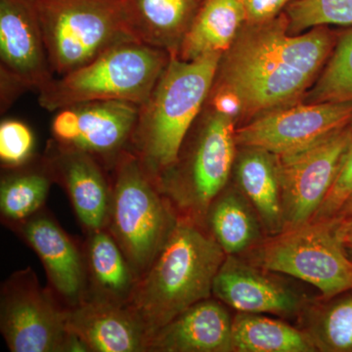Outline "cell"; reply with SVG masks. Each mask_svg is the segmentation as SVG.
<instances>
[{
    "label": "cell",
    "instance_id": "obj_6",
    "mask_svg": "<svg viewBox=\"0 0 352 352\" xmlns=\"http://www.w3.org/2000/svg\"><path fill=\"white\" fill-rule=\"evenodd\" d=\"M157 190L136 155L120 157L108 223L136 277L150 267L177 221Z\"/></svg>",
    "mask_w": 352,
    "mask_h": 352
},
{
    "label": "cell",
    "instance_id": "obj_23",
    "mask_svg": "<svg viewBox=\"0 0 352 352\" xmlns=\"http://www.w3.org/2000/svg\"><path fill=\"white\" fill-rule=\"evenodd\" d=\"M233 352H315L305 330L258 314L239 312L232 321Z\"/></svg>",
    "mask_w": 352,
    "mask_h": 352
},
{
    "label": "cell",
    "instance_id": "obj_5",
    "mask_svg": "<svg viewBox=\"0 0 352 352\" xmlns=\"http://www.w3.org/2000/svg\"><path fill=\"white\" fill-rule=\"evenodd\" d=\"M53 74L62 76L113 46L138 41L124 0H32Z\"/></svg>",
    "mask_w": 352,
    "mask_h": 352
},
{
    "label": "cell",
    "instance_id": "obj_35",
    "mask_svg": "<svg viewBox=\"0 0 352 352\" xmlns=\"http://www.w3.org/2000/svg\"><path fill=\"white\" fill-rule=\"evenodd\" d=\"M201 1H204V0H201Z\"/></svg>",
    "mask_w": 352,
    "mask_h": 352
},
{
    "label": "cell",
    "instance_id": "obj_12",
    "mask_svg": "<svg viewBox=\"0 0 352 352\" xmlns=\"http://www.w3.org/2000/svg\"><path fill=\"white\" fill-rule=\"evenodd\" d=\"M2 91L39 90L54 80L32 0H0Z\"/></svg>",
    "mask_w": 352,
    "mask_h": 352
},
{
    "label": "cell",
    "instance_id": "obj_21",
    "mask_svg": "<svg viewBox=\"0 0 352 352\" xmlns=\"http://www.w3.org/2000/svg\"><path fill=\"white\" fill-rule=\"evenodd\" d=\"M245 23L241 0H204L176 57L194 61L214 53H224Z\"/></svg>",
    "mask_w": 352,
    "mask_h": 352
},
{
    "label": "cell",
    "instance_id": "obj_24",
    "mask_svg": "<svg viewBox=\"0 0 352 352\" xmlns=\"http://www.w3.org/2000/svg\"><path fill=\"white\" fill-rule=\"evenodd\" d=\"M87 259L92 280L101 293L99 296L126 305L138 280L112 234L104 229L91 232Z\"/></svg>",
    "mask_w": 352,
    "mask_h": 352
},
{
    "label": "cell",
    "instance_id": "obj_30",
    "mask_svg": "<svg viewBox=\"0 0 352 352\" xmlns=\"http://www.w3.org/2000/svg\"><path fill=\"white\" fill-rule=\"evenodd\" d=\"M352 195V141L342 160V166L333 182L330 191L326 196L321 207L317 210L312 221L315 220L333 219ZM310 220V221H311Z\"/></svg>",
    "mask_w": 352,
    "mask_h": 352
},
{
    "label": "cell",
    "instance_id": "obj_11",
    "mask_svg": "<svg viewBox=\"0 0 352 352\" xmlns=\"http://www.w3.org/2000/svg\"><path fill=\"white\" fill-rule=\"evenodd\" d=\"M351 120L352 102H302L236 127V144L282 156L320 140Z\"/></svg>",
    "mask_w": 352,
    "mask_h": 352
},
{
    "label": "cell",
    "instance_id": "obj_13",
    "mask_svg": "<svg viewBox=\"0 0 352 352\" xmlns=\"http://www.w3.org/2000/svg\"><path fill=\"white\" fill-rule=\"evenodd\" d=\"M140 106L126 101H90L56 111L51 131L60 147L91 156H113L131 141Z\"/></svg>",
    "mask_w": 352,
    "mask_h": 352
},
{
    "label": "cell",
    "instance_id": "obj_4",
    "mask_svg": "<svg viewBox=\"0 0 352 352\" xmlns=\"http://www.w3.org/2000/svg\"><path fill=\"white\" fill-rule=\"evenodd\" d=\"M170 59V53L140 41L120 43L89 63L54 78L39 90V105L50 112L90 101L142 106Z\"/></svg>",
    "mask_w": 352,
    "mask_h": 352
},
{
    "label": "cell",
    "instance_id": "obj_20",
    "mask_svg": "<svg viewBox=\"0 0 352 352\" xmlns=\"http://www.w3.org/2000/svg\"><path fill=\"white\" fill-rule=\"evenodd\" d=\"M201 0H124L132 31L140 43L176 56Z\"/></svg>",
    "mask_w": 352,
    "mask_h": 352
},
{
    "label": "cell",
    "instance_id": "obj_7",
    "mask_svg": "<svg viewBox=\"0 0 352 352\" xmlns=\"http://www.w3.org/2000/svg\"><path fill=\"white\" fill-rule=\"evenodd\" d=\"M250 261L312 285L322 300L352 289V261L342 248L335 219L315 220L268 236L249 252Z\"/></svg>",
    "mask_w": 352,
    "mask_h": 352
},
{
    "label": "cell",
    "instance_id": "obj_27",
    "mask_svg": "<svg viewBox=\"0 0 352 352\" xmlns=\"http://www.w3.org/2000/svg\"><path fill=\"white\" fill-rule=\"evenodd\" d=\"M50 178L43 171L30 170L4 178L0 188V210L6 219H30L43 205Z\"/></svg>",
    "mask_w": 352,
    "mask_h": 352
},
{
    "label": "cell",
    "instance_id": "obj_9",
    "mask_svg": "<svg viewBox=\"0 0 352 352\" xmlns=\"http://www.w3.org/2000/svg\"><path fill=\"white\" fill-rule=\"evenodd\" d=\"M352 141V120L298 151L278 157L284 230L310 221L321 207Z\"/></svg>",
    "mask_w": 352,
    "mask_h": 352
},
{
    "label": "cell",
    "instance_id": "obj_28",
    "mask_svg": "<svg viewBox=\"0 0 352 352\" xmlns=\"http://www.w3.org/2000/svg\"><path fill=\"white\" fill-rule=\"evenodd\" d=\"M285 13L291 34L320 25L352 27V0H294Z\"/></svg>",
    "mask_w": 352,
    "mask_h": 352
},
{
    "label": "cell",
    "instance_id": "obj_31",
    "mask_svg": "<svg viewBox=\"0 0 352 352\" xmlns=\"http://www.w3.org/2000/svg\"><path fill=\"white\" fill-rule=\"evenodd\" d=\"M244 6L245 24L256 25L270 22L286 10L294 0H241Z\"/></svg>",
    "mask_w": 352,
    "mask_h": 352
},
{
    "label": "cell",
    "instance_id": "obj_22",
    "mask_svg": "<svg viewBox=\"0 0 352 352\" xmlns=\"http://www.w3.org/2000/svg\"><path fill=\"white\" fill-rule=\"evenodd\" d=\"M206 215L212 237L227 256L250 252L263 240L258 215L237 186L224 189Z\"/></svg>",
    "mask_w": 352,
    "mask_h": 352
},
{
    "label": "cell",
    "instance_id": "obj_14",
    "mask_svg": "<svg viewBox=\"0 0 352 352\" xmlns=\"http://www.w3.org/2000/svg\"><path fill=\"white\" fill-rule=\"evenodd\" d=\"M212 295L228 307L247 314L296 316L302 311V296L267 270L238 256H226L212 285Z\"/></svg>",
    "mask_w": 352,
    "mask_h": 352
},
{
    "label": "cell",
    "instance_id": "obj_15",
    "mask_svg": "<svg viewBox=\"0 0 352 352\" xmlns=\"http://www.w3.org/2000/svg\"><path fill=\"white\" fill-rule=\"evenodd\" d=\"M67 329L87 351H147L142 323L124 303L97 296L82 300L66 312Z\"/></svg>",
    "mask_w": 352,
    "mask_h": 352
},
{
    "label": "cell",
    "instance_id": "obj_8",
    "mask_svg": "<svg viewBox=\"0 0 352 352\" xmlns=\"http://www.w3.org/2000/svg\"><path fill=\"white\" fill-rule=\"evenodd\" d=\"M236 122L208 109L184 159L157 179L159 189L168 193L195 219L207 214L208 208L226 188L238 146Z\"/></svg>",
    "mask_w": 352,
    "mask_h": 352
},
{
    "label": "cell",
    "instance_id": "obj_33",
    "mask_svg": "<svg viewBox=\"0 0 352 352\" xmlns=\"http://www.w3.org/2000/svg\"><path fill=\"white\" fill-rule=\"evenodd\" d=\"M336 222V233L338 239L352 261V217L333 219Z\"/></svg>",
    "mask_w": 352,
    "mask_h": 352
},
{
    "label": "cell",
    "instance_id": "obj_18",
    "mask_svg": "<svg viewBox=\"0 0 352 352\" xmlns=\"http://www.w3.org/2000/svg\"><path fill=\"white\" fill-rule=\"evenodd\" d=\"M52 168L66 187L83 226L90 232L104 229L110 214L112 192L94 157L59 146Z\"/></svg>",
    "mask_w": 352,
    "mask_h": 352
},
{
    "label": "cell",
    "instance_id": "obj_25",
    "mask_svg": "<svg viewBox=\"0 0 352 352\" xmlns=\"http://www.w3.org/2000/svg\"><path fill=\"white\" fill-rule=\"evenodd\" d=\"M305 319L317 351L352 352V289L309 308Z\"/></svg>",
    "mask_w": 352,
    "mask_h": 352
},
{
    "label": "cell",
    "instance_id": "obj_26",
    "mask_svg": "<svg viewBox=\"0 0 352 352\" xmlns=\"http://www.w3.org/2000/svg\"><path fill=\"white\" fill-rule=\"evenodd\" d=\"M305 103L352 102V27L342 32Z\"/></svg>",
    "mask_w": 352,
    "mask_h": 352
},
{
    "label": "cell",
    "instance_id": "obj_16",
    "mask_svg": "<svg viewBox=\"0 0 352 352\" xmlns=\"http://www.w3.org/2000/svg\"><path fill=\"white\" fill-rule=\"evenodd\" d=\"M232 321L221 303L201 300L153 335L147 351L231 352Z\"/></svg>",
    "mask_w": 352,
    "mask_h": 352
},
{
    "label": "cell",
    "instance_id": "obj_17",
    "mask_svg": "<svg viewBox=\"0 0 352 352\" xmlns=\"http://www.w3.org/2000/svg\"><path fill=\"white\" fill-rule=\"evenodd\" d=\"M23 235L43 261L53 288L72 305L82 302L87 275L82 256L71 238L47 215L28 219Z\"/></svg>",
    "mask_w": 352,
    "mask_h": 352
},
{
    "label": "cell",
    "instance_id": "obj_29",
    "mask_svg": "<svg viewBox=\"0 0 352 352\" xmlns=\"http://www.w3.org/2000/svg\"><path fill=\"white\" fill-rule=\"evenodd\" d=\"M34 134L21 120H6L0 124V159L8 166H19L32 156Z\"/></svg>",
    "mask_w": 352,
    "mask_h": 352
},
{
    "label": "cell",
    "instance_id": "obj_10",
    "mask_svg": "<svg viewBox=\"0 0 352 352\" xmlns=\"http://www.w3.org/2000/svg\"><path fill=\"white\" fill-rule=\"evenodd\" d=\"M66 312L39 287L31 270L15 273L2 288L0 327L12 352L69 351Z\"/></svg>",
    "mask_w": 352,
    "mask_h": 352
},
{
    "label": "cell",
    "instance_id": "obj_34",
    "mask_svg": "<svg viewBox=\"0 0 352 352\" xmlns=\"http://www.w3.org/2000/svg\"><path fill=\"white\" fill-rule=\"evenodd\" d=\"M352 217V195L349 197L333 219Z\"/></svg>",
    "mask_w": 352,
    "mask_h": 352
},
{
    "label": "cell",
    "instance_id": "obj_3",
    "mask_svg": "<svg viewBox=\"0 0 352 352\" xmlns=\"http://www.w3.org/2000/svg\"><path fill=\"white\" fill-rule=\"evenodd\" d=\"M223 53L183 61L170 56L140 113L131 141L157 182L176 163L185 138L208 100Z\"/></svg>",
    "mask_w": 352,
    "mask_h": 352
},
{
    "label": "cell",
    "instance_id": "obj_32",
    "mask_svg": "<svg viewBox=\"0 0 352 352\" xmlns=\"http://www.w3.org/2000/svg\"><path fill=\"white\" fill-rule=\"evenodd\" d=\"M208 100V109L231 118L236 122V126L239 124L242 116V103L232 90L212 85Z\"/></svg>",
    "mask_w": 352,
    "mask_h": 352
},
{
    "label": "cell",
    "instance_id": "obj_2",
    "mask_svg": "<svg viewBox=\"0 0 352 352\" xmlns=\"http://www.w3.org/2000/svg\"><path fill=\"white\" fill-rule=\"evenodd\" d=\"M226 256L195 220L177 219L126 303L142 323L148 342L187 308L210 298L214 278Z\"/></svg>",
    "mask_w": 352,
    "mask_h": 352
},
{
    "label": "cell",
    "instance_id": "obj_1",
    "mask_svg": "<svg viewBox=\"0 0 352 352\" xmlns=\"http://www.w3.org/2000/svg\"><path fill=\"white\" fill-rule=\"evenodd\" d=\"M340 34L327 25L289 34L285 11L263 24H245L222 54L214 85L232 90L239 97L243 124L302 103Z\"/></svg>",
    "mask_w": 352,
    "mask_h": 352
},
{
    "label": "cell",
    "instance_id": "obj_19",
    "mask_svg": "<svg viewBox=\"0 0 352 352\" xmlns=\"http://www.w3.org/2000/svg\"><path fill=\"white\" fill-rule=\"evenodd\" d=\"M236 186L256 210L264 232L284 230L281 182L277 155L263 148H237L233 166Z\"/></svg>",
    "mask_w": 352,
    "mask_h": 352
}]
</instances>
